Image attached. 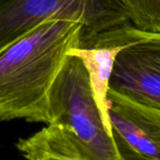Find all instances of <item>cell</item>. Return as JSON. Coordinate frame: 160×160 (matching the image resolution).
<instances>
[{"mask_svg": "<svg viewBox=\"0 0 160 160\" xmlns=\"http://www.w3.org/2000/svg\"><path fill=\"white\" fill-rule=\"evenodd\" d=\"M83 29L76 21L52 20L0 50V121L48 123L50 89Z\"/></svg>", "mask_w": 160, "mask_h": 160, "instance_id": "obj_1", "label": "cell"}, {"mask_svg": "<svg viewBox=\"0 0 160 160\" xmlns=\"http://www.w3.org/2000/svg\"><path fill=\"white\" fill-rule=\"evenodd\" d=\"M48 115V123L60 126L91 160H121L87 71L74 56L66 57L52 84Z\"/></svg>", "mask_w": 160, "mask_h": 160, "instance_id": "obj_2", "label": "cell"}, {"mask_svg": "<svg viewBox=\"0 0 160 160\" xmlns=\"http://www.w3.org/2000/svg\"><path fill=\"white\" fill-rule=\"evenodd\" d=\"M58 19L81 23L86 37L131 24L121 0H0V50Z\"/></svg>", "mask_w": 160, "mask_h": 160, "instance_id": "obj_3", "label": "cell"}, {"mask_svg": "<svg viewBox=\"0 0 160 160\" xmlns=\"http://www.w3.org/2000/svg\"><path fill=\"white\" fill-rule=\"evenodd\" d=\"M108 117L121 160H160V108L108 90Z\"/></svg>", "mask_w": 160, "mask_h": 160, "instance_id": "obj_4", "label": "cell"}, {"mask_svg": "<svg viewBox=\"0 0 160 160\" xmlns=\"http://www.w3.org/2000/svg\"><path fill=\"white\" fill-rule=\"evenodd\" d=\"M108 90L160 108V34L141 31L118 54Z\"/></svg>", "mask_w": 160, "mask_h": 160, "instance_id": "obj_5", "label": "cell"}, {"mask_svg": "<svg viewBox=\"0 0 160 160\" xmlns=\"http://www.w3.org/2000/svg\"><path fill=\"white\" fill-rule=\"evenodd\" d=\"M140 32L127 24L92 37L81 38L78 46L68 52V55L78 58L83 63L95 101L108 122L107 97L116 58L123 48L139 38Z\"/></svg>", "mask_w": 160, "mask_h": 160, "instance_id": "obj_6", "label": "cell"}, {"mask_svg": "<svg viewBox=\"0 0 160 160\" xmlns=\"http://www.w3.org/2000/svg\"><path fill=\"white\" fill-rule=\"evenodd\" d=\"M26 160H91L65 131L55 123L17 143Z\"/></svg>", "mask_w": 160, "mask_h": 160, "instance_id": "obj_7", "label": "cell"}, {"mask_svg": "<svg viewBox=\"0 0 160 160\" xmlns=\"http://www.w3.org/2000/svg\"><path fill=\"white\" fill-rule=\"evenodd\" d=\"M121 2L135 28L160 34V0H121Z\"/></svg>", "mask_w": 160, "mask_h": 160, "instance_id": "obj_8", "label": "cell"}]
</instances>
